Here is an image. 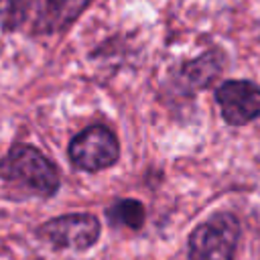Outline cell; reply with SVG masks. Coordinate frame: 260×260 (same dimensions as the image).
<instances>
[{"instance_id": "obj_1", "label": "cell", "mask_w": 260, "mask_h": 260, "mask_svg": "<svg viewBox=\"0 0 260 260\" xmlns=\"http://www.w3.org/2000/svg\"><path fill=\"white\" fill-rule=\"evenodd\" d=\"M0 177L20 189L49 197L59 189L57 167L35 146L16 144L0 160Z\"/></svg>"}, {"instance_id": "obj_2", "label": "cell", "mask_w": 260, "mask_h": 260, "mask_svg": "<svg viewBox=\"0 0 260 260\" xmlns=\"http://www.w3.org/2000/svg\"><path fill=\"white\" fill-rule=\"evenodd\" d=\"M240 225L232 213H215L189 238L191 260H234Z\"/></svg>"}, {"instance_id": "obj_3", "label": "cell", "mask_w": 260, "mask_h": 260, "mask_svg": "<svg viewBox=\"0 0 260 260\" xmlns=\"http://www.w3.org/2000/svg\"><path fill=\"white\" fill-rule=\"evenodd\" d=\"M120 148L116 136L106 126H89L69 144V158L81 171H102L118 160Z\"/></svg>"}, {"instance_id": "obj_4", "label": "cell", "mask_w": 260, "mask_h": 260, "mask_svg": "<svg viewBox=\"0 0 260 260\" xmlns=\"http://www.w3.org/2000/svg\"><path fill=\"white\" fill-rule=\"evenodd\" d=\"M39 236L55 248L85 250L100 236V221L89 213H69L55 217L39 228Z\"/></svg>"}, {"instance_id": "obj_5", "label": "cell", "mask_w": 260, "mask_h": 260, "mask_svg": "<svg viewBox=\"0 0 260 260\" xmlns=\"http://www.w3.org/2000/svg\"><path fill=\"white\" fill-rule=\"evenodd\" d=\"M215 100L221 108L223 120L234 126L260 118V87L252 81H223L215 91Z\"/></svg>"}, {"instance_id": "obj_6", "label": "cell", "mask_w": 260, "mask_h": 260, "mask_svg": "<svg viewBox=\"0 0 260 260\" xmlns=\"http://www.w3.org/2000/svg\"><path fill=\"white\" fill-rule=\"evenodd\" d=\"M87 2L89 0H28L24 18L35 32H57L63 30Z\"/></svg>"}, {"instance_id": "obj_7", "label": "cell", "mask_w": 260, "mask_h": 260, "mask_svg": "<svg viewBox=\"0 0 260 260\" xmlns=\"http://www.w3.org/2000/svg\"><path fill=\"white\" fill-rule=\"evenodd\" d=\"M108 217L116 225L138 230L144 223V207L136 199H120L112 207H108Z\"/></svg>"}, {"instance_id": "obj_8", "label": "cell", "mask_w": 260, "mask_h": 260, "mask_svg": "<svg viewBox=\"0 0 260 260\" xmlns=\"http://www.w3.org/2000/svg\"><path fill=\"white\" fill-rule=\"evenodd\" d=\"M217 57H219L217 53H209V55H205V57H201V59L189 63L187 69H185V75H187L195 85H207L209 79H211L215 73L221 71V65H219Z\"/></svg>"}, {"instance_id": "obj_9", "label": "cell", "mask_w": 260, "mask_h": 260, "mask_svg": "<svg viewBox=\"0 0 260 260\" xmlns=\"http://www.w3.org/2000/svg\"><path fill=\"white\" fill-rule=\"evenodd\" d=\"M24 0H0V22L4 28H14L24 18Z\"/></svg>"}]
</instances>
